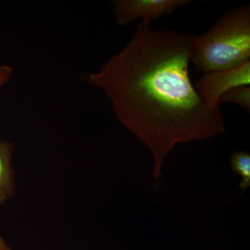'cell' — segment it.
Here are the masks:
<instances>
[{
    "label": "cell",
    "mask_w": 250,
    "mask_h": 250,
    "mask_svg": "<svg viewBox=\"0 0 250 250\" xmlns=\"http://www.w3.org/2000/svg\"><path fill=\"white\" fill-rule=\"evenodd\" d=\"M193 35L140 23L131 41L87 82L105 92L118 120L152 152L154 177L179 143L225 131L220 108L202 100L189 74Z\"/></svg>",
    "instance_id": "cell-1"
},
{
    "label": "cell",
    "mask_w": 250,
    "mask_h": 250,
    "mask_svg": "<svg viewBox=\"0 0 250 250\" xmlns=\"http://www.w3.org/2000/svg\"><path fill=\"white\" fill-rule=\"evenodd\" d=\"M204 73L233 68L250 62V8L241 6L222 15L201 36L192 37L191 59Z\"/></svg>",
    "instance_id": "cell-2"
},
{
    "label": "cell",
    "mask_w": 250,
    "mask_h": 250,
    "mask_svg": "<svg viewBox=\"0 0 250 250\" xmlns=\"http://www.w3.org/2000/svg\"><path fill=\"white\" fill-rule=\"evenodd\" d=\"M250 84V62L239 66L204 73L195 82V88L210 107L220 108V98L236 87Z\"/></svg>",
    "instance_id": "cell-3"
},
{
    "label": "cell",
    "mask_w": 250,
    "mask_h": 250,
    "mask_svg": "<svg viewBox=\"0 0 250 250\" xmlns=\"http://www.w3.org/2000/svg\"><path fill=\"white\" fill-rule=\"evenodd\" d=\"M189 2L188 0H116L112 4L118 24L126 25L138 18H142L143 22L151 23Z\"/></svg>",
    "instance_id": "cell-4"
},
{
    "label": "cell",
    "mask_w": 250,
    "mask_h": 250,
    "mask_svg": "<svg viewBox=\"0 0 250 250\" xmlns=\"http://www.w3.org/2000/svg\"><path fill=\"white\" fill-rule=\"evenodd\" d=\"M12 143L0 141V205H4L15 192V174L11 166Z\"/></svg>",
    "instance_id": "cell-5"
},
{
    "label": "cell",
    "mask_w": 250,
    "mask_h": 250,
    "mask_svg": "<svg viewBox=\"0 0 250 250\" xmlns=\"http://www.w3.org/2000/svg\"><path fill=\"white\" fill-rule=\"evenodd\" d=\"M230 162L233 172L241 175L239 187L241 191H245L250 186V153L242 151L234 152L230 157Z\"/></svg>",
    "instance_id": "cell-6"
},
{
    "label": "cell",
    "mask_w": 250,
    "mask_h": 250,
    "mask_svg": "<svg viewBox=\"0 0 250 250\" xmlns=\"http://www.w3.org/2000/svg\"><path fill=\"white\" fill-rule=\"evenodd\" d=\"M224 102H229V103L239 105L249 113L250 111V85H242V86L231 88L220 98V104Z\"/></svg>",
    "instance_id": "cell-7"
},
{
    "label": "cell",
    "mask_w": 250,
    "mask_h": 250,
    "mask_svg": "<svg viewBox=\"0 0 250 250\" xmlns=\"http://www.w3.org/2000/svg\"><path fill=\"white\" fill-rule=\"evenodd\" d=\"M12 71V67L8 65L0 66V87L9 81Z\"/></svg>",
    "instance_id": "cell-8"
},
{
    "label": "cell",
    "mask_w": 250,
    "mask_h": 250,
    "mask_svg": "<svg viewBox=\"0 0 250 250\" xmlns=\"http://www.w3.org/2000/svg\"><path fill=\"white\" fill-rule=\"evenodd\" d=\"M0 250H12L11 246L1 235H0Z\"/></svg>",
    "instance_id": "cell-9"
}]
</instances>
